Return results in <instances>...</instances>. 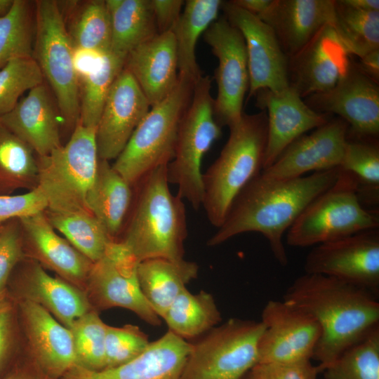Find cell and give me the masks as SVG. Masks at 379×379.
I'll return each instance as SVG.
<instances>
[{
	"instance_id": "1",
	"label": "cell",
	"mask_w": 379,
	"mask_h": 379,
	"mask_svg": "<svg viewBox=\"0 0 379 379\" xmlns=\"http://www.w3.org/2000/svg\"><path fill=\"white\" fill-rule=\"evenodd\" d=\"M340 171L338 167L287 180L267 178L260 172L237 196L207 245L215 246L240 234L258 232L267 240L279 264L286 266L284 234L305 208L335 183Z\"/></svg>"
},
{
	"instance_id": "2",
	"label": "cell",
	"mask_w": 379,
	"mask_h": 379,
	"mask_svg": "<svg viewBox=\"0 0 379 379\" xmlns=\"http://www.w3.org/2000/svg\"><path fill=\"white\" fill-rule=\"evenodd\" d=\"M368 290L322 274H306L287 288L283 300L312 316L321 336L312 359L320 372L347 347L379 326V302Z\"/></svg>"
},
{
	"instance_id": "3",
	"label": "cell",
	"mask_w": 379,
	"mask_h": 379,
	"mask_svg": "<svg viewBox=\"0 0 379 379\" xmlns=\"http://www.w3.org/2000/svg\"><path fill=\"white\" fill-rule=\"evenodd\" d=\"M167 165L143 177L122 241L139 261L183 259L187 236L182 199L173 195L167 179Z\"/></svg>"
},
{
	"instance_id": "4",
	"label": "cell",
	"mask_w": 379,
	"mask_h": 379,
	"mask_svg": "<svg viewBox=\"0 0 379 379\" xmlns=\"http://www.w3.org/2000/svg\"><path fill=\"white\" fill-rule=\"evenodd\" d=\"M219 157L202 174L203 206L211 225L219 227L243 188L262 170L267 139L265 111L248 114L229 127Z\"/></svg>"
},
{
	"instance_id": "5",
	"label": "cell",
	"mask_w": 379,
	"mask_h": 379,
	"mask_svg": "<svg viewBox=\"0 0 379 379\" xmlns=\"http://www.w3.org/2000/svg\"><path fill=\"white\" fill-rule=\"evenodd\" d=\"M195 83L178 74L175 88L151 107L115 159L113 168L131 185L173 159L180 124L190 103Z\"/></svg>"
},
{
	"instance_id": "6",
	"label": "cell",
	"mask_w": 379,
	"mask_h": 379,
	"mask_svg": "<svg viewBox=\"0 0 379 379\" xmlns=\"http://www.w3.org/2000/svg\"><path fill=\"white\" fill-rule=\"evenodd\" d=\"M98 159L95 128L79 122L65 145L47 155L36 156L37 188L46 201V209L60 213H91L86 198Z\"/></svg>"
},
{
	"instance_id": "7",
	"label": "cell",
	"mask_w": 379,
	"mask_h": 379,
	"mask_svg": "<svg viewBox=\"0 0 379 379\" xmlns=\"http://www.w3.org/2000/svg\"><path fill=\"white\" fill-rule=\"evenodd\" d=\"M378 227V211L361 204L355 178L341 169L335 183L314 199L288 229L286 242L307 247Z\"/></svg>"
},
{
	"instance_id": "8",
	"label": "cell",
	"mask_w": 379,
	"mask_h": 379,
	"mask_svg": "<svg viewBox=\"0 0 379 379\" xmlns=\"http://www.w3.org/2000/svg\"><path fill=\"white\" fill-rule=\"evenodd\" d=\"M33 58L54 94L62 125L74 130L79 122L80 86L74 65V47L58 1L35 3Z\"/></svg>"
},
{
	"instance_id": "9",
	"label": "cell",
	"mask_w": 379,
	"mask_h": 379,
	"mask_svg": "<svg viewBox=\"0 0 379 379\" xmlns=\"http://www.w3.org/2000/svg\"><path fill=\"white\" fill-rule=\"evenodd\" d=\"M211 79L201 76L195 83L190 103L180 124L175 153L167 165V179L178 187L177 194L195 210L203 199L201 161L221 135L214 117Z\"/></svg>"
},
{
	"instance_id": "10",
	"label": "cell",
	"mask_w": 379,
	"mask_h": 379,
	"mask_svg": "<svg viewBox=\"0 0 379 379\" xmlns=\"http://www.w3.org/2000/svg\"><path fill=\"white\" fill-rule=\"evenodd\" d=\"M260 321L230 319L191 343L180 379H242L258 363Z\"/></svg>"
},
{
	"instance_id": "11",
	"label": "cell",
	"mask_w": 379,
	"mask_h": 379,
	"mask_svg": "<svg viewBox=\"0 0 379 379\" xmlns=\"http://www.w3.org/2000/svg\"><path fill=\"white\" fill-rule=\"evenodd\" d=\"M137 260L121 241H112L102 257L93 262L86 287L98 309L122 307L129 310L152 326L161 324L144 297L138 279Z\"/></svg>"
},
{
	"instance_id": "12",
	"label": "cell",
	"mask_w": 379,
	"mask_h": 379,
	"mask_svg": "<svg viewBox=\"0 0 379 379\" xmlns=\"http://www.w3.org/2000/svg\"><path fill=\"white\" fill-rule=\"evenodd\" d=\"M204 39L218 60L215 72L217 95L214 99V117L221 128H229L241 119L249 88L245 41L241 32L225 16L207 28Z\"/></svg>"
},
{
	"instance_id": "13",
	"label": "cell",
	"mask_w": 379,
	"mask_h": 379,
	"mask_svg": "<svg viewBox=\"0 0 379 379\" xmlns=\"http://www.w3.org/2000/svg\"><path fill=\"white\" fill-rule=\"evenodd\" d=\"M304 270L365 288L378 297L379 230L314 246L305 258Z\"/></svg>"
},
{
	"instance_id": "14",
	"label": "cell",
	"mask_w": 379,
	"mask_h": 379,
	"mask_svg": "<svg viewBox=\"0 0 379 379\" xmlns=\"http://www.w3.org/2000/svg\"><path fill=\"white\" fill-rule=\"evenodd\" d=\"M305 102L313 110L336 114L349 126L347 137L378 139L379 86L352 60L346 74L328 91L312 94Z\"/></svg>"
},
{
	"instance_id": "15",
	"label": "cell",
	"mask_w": 379,
	"mask_h": 379,
	"mask_svg": "<svg viewBox=\"0 0 379 379\" xmlns=\"http://www.w3.org/2000/svg\"><path fill=\"white\" fill-rule=\"evenodd\" d=\"M221 10L245 41L249 72L247 99L260 89L278 91L288 87V58L272 28L232 1H222Z\"/></svg>"
},
{
	"instance_id": "16",
	"label": "cell",
	"mask_w": 379,
	"mask_h": 379,
	"mask_svg": "<svg viewBox=\"0 0 379 379\" xmlns=\"http://www.w3.org/2000/svg\"><path fill=\"white\" fill-rule=\"evenodd\" d=\"M261 321L265 328L258 343V363L312 359L321 328L312 316L284 300H270Z\"/></svg>"
},
{
	"instance_id": "17",
	"label": "cell",
	"mask_w": 379,
	"mask_h": 379,
	"mask_svg": "<svg viewBox=\"0 0 379 379\" xmlns=\"http://www.w3.org/2000/svg\"><path fill=\"white\" fill-rule=\"evenodd\" d=\"M6 291L11 298L40 305L69 329L91 310L89 300L79 288L51 276L39 262L25 257L13 269Z\"/></svg>"
},
{
	"instance_id": "18",
	"label": "cell",
	"mask_w": 379,
	"mask_h": 379,
	"mask_svg": "<svg viewBox=\"0 0 379 379\" xmlns=\"http://www.w3.org/2000/svg\"><path fill=\"white\" fill-rule=\"evenodd\" d=\"M349 126L340 117L304 134L279 155L261 174L273 180L293 179L307 172L340 167L343 161Z\"/></svg>"
},
{
	"instance_id": "19",
	"label": "cell",
	"mask_w": 379,
	"mask_h": 379,
	"mask_svg": "<svg viewBox=\"0 0 379 379\" xmlns=\"http://www.w3.org/2000/svg\"><path fill=\"white\" fill-rule=\"evenodd\" d=\"M331 24L323 27L296 54L288 58L289 86L302 98L334 87L352 60Z\"/></svg>"
},
{
	"instance_id": "20",
	"label": "cell",
	"mask_w": 379,
	"mask_h": 379,
	"mask_svg": "<svg viewBox=\"0 0 379 379\" xmlns=\"http://www.w3.org/2000/svg\"><path fill=\"white\" fill-rule=\"evenodd\" d=\"M150 108L137 81L124 67L111 86L95 128L98 159H115Z\"/></svg>"
},
{
	"instance_id": "21",
	"label": "cell",
	"mask_w": 379,
	"mask_h": 379,
	"mask_svg": "<svg viewBox=\"0 0 379 379\" xmlns=\"http://www.w3.org/2000/svg\"><path fill=\"white\" fill-rule=\"evenodd\" d=\"M254 96L256 107L265 111L267 117L262 170L270 167L296 139L332 118L329 114L311 109L290 86L278 91L260 89Z\"/></svg>"
},
{
	"instance_id": "22",
	"label": "cell",
	"mask_w": 379,
	"mask_h": 379,
	"mask_svg": "<svg viewBox=\"0 0 379 379\" xmlns=\"http://www.w3.org/2000/svg\"><path fill=\"white\" fill-rule=\"evenodd\" d=\"M11 299L41 368L48 379L59 378L77 364L71 331L40 305L25 299Z\"/></svg>"
},
{
	"instance_id": "23",
	"label": "cell",
	"mask_w": 379,
	"mask_h": 379,
	"mask_svg": "<svg viewBox=\"0 0 379 379\" xmlns=\"http://www.w3.org/2000/svg\"><path fill=\"white\" fill-rule=\"evenodd\" d=\"M24 256L79 288L86 286L93 262L59 236L44 211L19 218Z\"/></svg>"
},
{
	"instance_id": "24",
	"label": "cell",
	"mask_w": 379,
	"mask_h": 379,
	"mask_svg": "<svg viewBox=\"0 0 379 379\" xmlns=\"http://www.w3.org/2000/svg\"><path fill=\"white\" fill-rule=\"evenodd\" d=\"M190 349L191 343L168 331L126 364L101 370L76 364L58 379H180Z\"/></svg>"
},
{
	"instance_id": "25",
	"label": "cell",
	"mask_w": 379,
	"mask_h": 379,
	"mask_svg": "<svg viewBox=\"0 0 379 379\" xmlns=\"http://www.w3.org/2000/svg\"><path fill=\"white\" fill-rule=\"evenodd\" d=\"M0 124L27 143L37 157L60 147L62 119L56 102L44 82L28 91Z\"/></svg>"
},
{
	"instance_id": "26",
	"label": "cell",
	"mask_w": 379,
	"mask_h": 379,
	"mask_svg": "<svg viewBox=\"0 0 379 379\" xmlns=\"http://www.w3.org/2000/svg\"><path fill=\"white\" fill-rule=\"evenodd\" d=\"M335 0H272L260 17L275 34L288 58L325 25L333 23Z\"/></svg>"
},
{
	"instance_id": "27",
	"label": "cell",
	"mask_w": 379,
	"mask_h": 379,
	"mask_svg": "<svg viewBox=\"0 0 379 379\" xmlns=\"http://www.w3.org/2000/svg\"><path fill=\"white\" fill-rule=\"evenodd\" d=\"M124 68L133 75L151 107L163 100L178 82L173 32L157 34L133 49L126 58Z\"/></svg>"
},
{
	"instance_id": "28",
	"label": "cell",
	"mask_w": 379,
	"mask_h": 379,
	"mask_svg": "<svg viewBox=\"0 0 379 379\" xmlns=\"http://www.w3.org/2000/svg\"><path fill=\"white\" fill-rule=\"evenodd\" d=\"M133 187L113 168L109 161L98 159L86 203L89 211L114 241L121 232L131 206Z\"/></svg>"
},
{
	"instance_id": "29",
	"label": "cell",
	"mask_w": 379,
	"mask_h": 379,
	"mask_svg": "<svg viewBox=\"0 0 379 379\" xmlns=\"http://www.w3.org/2000/svg\"><path fill=\"white\" fill-rule=\"evenodd\" d=\"M198 265L185 260H171L154 258L140 261L138 265V279L146 300L160 317L175 298L195 279Z\"/></svg>"
},
{
	"instance_id": "30",
	"label": "cell",
	"mask_w": 379,
	"mask_h": 379,
	"mask_svg": "<svg viewBox=\"0 0 379 379\" xmlns=\"http://www.w3.org/2000/svg\"><path fill=\"white\" fill-rule=\"evenodd\" d=\"M112 22L110 51L123 58L158 34L151 0H106Z\"/></svg>"
},
{
	"instance_id": "31",
	"label": "cell",
	"mask_w": 379,
	"mask_h": 379,
	"mask_svg": "<svg viewBox=\"0 0 379 379\" xmlns=\"http://www.w3.org/2000/svg\"><path fill=\"white\" fill-rule=\"evenodd\" d=\"M222 1L187 0L172 32L178 58V74L197 82L202 76L196 58L199 37L218 19Z\"/></svg>"
},
{
	"instance_id": "32",
	"label": "cell",
	"mask_w": 379,
	"mask_h": 379,
	"mask_svg": "<svg viewBox=\"0 0 379 379\" xmlns=\"http://www.w3.org/2000/svg\"><path fill=\"white\" fill-rule=\"evenodd\" d=\"M162 319L168 331L185 340L197 339L222 319L211 294L204 291L193 294L187 288L175 298Z\"/></svg>"
},
{
	"instance_id": "33",
	"label": "cell",
	"mask_w": 379,
	"mask_h": 379,
	"mask_svg": "<svg viewBox=\"0 0 379 379\" xmlns=\"http://www.w3.org/2000/svg\"><path fill=\"white\" fill-rule=\"evenodd\" d=\"M36 155L24 141L0 124V196L37 188Z\"/></svg>"
},
{
	"instance_id": "34",
	"label": "cell",
	"mask_w": 379,
	"mask_h": 379,
	"mask_svg": "<svg viewBox=\"0 0 379 379\" xmlns=\"http://www.w3.org/2000/svg\"><path fill=\"white\" fill-rule=\"evenodd\" d=\"M340 168L350 173L357 183V194L366 208L378 211L379 144L378 139L347 137Z\"/></svg>"
},
{
	"instance_id": "35",
	"label": "cell",
	"mask_w": 379,
	"mask_h": 379,
	"mask_svg": "<svg viewBox=\"0 0 379 379\" xmlns=\"http://www.w3.org/2000/svg\"><path fill=\"white\" fill-rule=\"evenodd\" d=\"M332 26L350 55L361 58L379 48V11L357 9L335 0Z\"/></svg>"
},
{
	"instance_id": "36",
	"label": "cell",
	"mask_w": 379,
	"mask_h": 379,
	"mask_svg": "<svg viewBox=\"0 0 379 379\" xmlns=\"http://www.w3.org/2000/svg\"><path fill=\"white\" fill-rule=\"evenodd\" d=\"M125 58L111 51L100 55L94 68L79 81V123L96 128L112 84L124 67Z\"/></svg>"
},
{
	"instance_id": "37",
	"label": "cell",
	"mask_w": 379,
	"mask_h": 379,
	"mask_svg": "<svg viewBox=\"0 0 379 379\" xmlns=\"http://www.w3.org/2000/svg\"><path fill=\"white\" fill-rule=\"evenodd\" d=\"M44 212L52 227L92 262L99 260L114 241L91 213Z\"/></svg>"
},
{
	"instance_id": "38",
	"label": "cell",
	"mask_w": 379,
	"mask_h": 379,
	"mask_svg": "<svg viewBox=\"0 0 379 379\" xmlns=\"http://www.w3.org/2000/svg\"><path fill=\"white\" fill-rule=\"evenodd\" d=\"M67 31L74 49H86L100 54L110 51L112 22L106 1L85 2L76 11Z\"/></svg>"
},
{
	"instance_id": "39",
	"label": "cell",
	"mask_w": 379,
	"mask_h": 379,
	"mask_svg": "<svg viewBox=\"0 0 379 379\" xmlns=\"http://www.w3.org/2000/svg\"><path fill=\"white\" fill-rule=\"evenodd\" d=\"M31 5L14 0L9 12L0 18V69L14 58L33 57L35 15Z\"/></svg>"
},
{
	"instance_id": "40",
	"label": "cell",
	"mask_w": 379,
	"mask_h": 379,
	"mask_svg": "<svg viewBox=\"0 0 379 379\" xmlns=\"http://www.w3.org/2000/svg\"><path fill=\"white\" fill-rule=\"evenodd\" d=\"M323 372L325 379H379V326L344 350Z\"/></svg>"
},
{
	"instance_id": "41",
	"label": "cell",
	"mask_w": 379,
	"mask_h": 379,
	"mask_svg": "<svg viewBox=\"0 0 379 379\" xmlns=\"http://www.w3.org/2000/svg\"><path fill=\"white\" fill-rule=\"evenodd\" d=\"M107 326L92 309L74 322L69 330L72 333L77 365L91 370L105 368Z\"/></svg>"
},
{
	"instance_id": "42",
	"label": "cell",
	"mask_w": 379,
	"mask_h": 379,
	"mask_svg": "<svg viewBox=\"0 0 379 379\" xmlns=\"http://www.w3.org/2000/svg\"><path fill=\"white\" fill-rule=\"evenodd\" d=\"M44 81V75L33 57L10 60L0 69V117L15 107L25 92Z\"/></svg>"
},
{
	"instance_id": "43",
	"label": "cell",
	"mask_w": 379,
	"mask_h": 379,
	"mask_svg": "<svg viewBox=\"0 0 379 379\" xmlns=\"http://www.w3.org/2000/svg\"><path fill=\"white\" fill-rule=\"evenodd\" d=\"M151 342L137 326L121 327L107 325L105 335V367L109 368L126 364L142 354Z\"/></svg>"
},
{
	"instance_id": "44",
	"label": "cell",
	"mask_w": 379,
	"mask_h": 379,
	"mask_svg": "<svg viewBox=\"0 0 379 379\" xmlns=\"http://www.w3.org/2000/svg\"><path fill=\"white\" fill-rule=\"evenodd\" d=\"M18 317L15 305L6 291L0 295V379L9 370L17 350Z\"/></svg>"
},
{
	"instance_id": "45",
	"label": "cell",
	"mask_w": 379,
	"mask_h": 379,
	"mask_svg": "<svg viewBox=\"0 0 379 379\" xmlns=\"http://www.w3.org/2000/svg\"><path fill=\"white\" fill-rule=\"evenodd\" d=\"M23 258L19 218H12L2 223L0 230V295L6 291L13 269Z\"/></svg>"
},
{
	"instance_id": "46",
	"label": "cell",
	"mask_w": 379,
	"mask_h": 379,
	"mask_svg": "<svg viewBox=\"0 0 379 379\" xmlns=\"http://www.w3.org/2000/svg\"><path fill=\"white\" fill-rule=\"evenodd\" d=\"M310 360L258 363L250 372L254 379H317L320 371Z\"/></svg>"
},
{
	"instance_id": "47",
	"label": "cell",
	"mask_w": 379,
	"mask_h": 379,
	"mask_svg": "<svg viewBox=\"0 0 379 379\" xmlns=\"http://www.w3.org/2000/svg\"><path fill=\"white\" fill-rule=\"evenodd\" d=\"M46 208V201L38 188L22 194L0 196V224L45 211Z\"/></svg>"
},
{
	"instance_id": "48",
	"label": "cell",
	"mask_w": 379,
	"mask_h": 379,
	"mask_svg": "<svg viewBox=\"0 0 379 379\" xmlns=\"http://www.w3.org/2000/svg\"><path fill=\"white\" fill-rule=\"evenodd\" d=\"M151 2L158 34L172 32L180 16L181 8L185 5V1L151 0Z\"/></svg>"
},
{
	"instance_id": "49",
	"label": "cell",
	"mask_w": 379,
	"mask_h": 379,
	"mask_svg": "<svg viewBox=\"0 0 379 379\" xmlns=\"http://www.w3.org/2000/svg\"><path fill=\"white\" fill-rule=\"evenodd\" d=\"M101 55L89 50L74 48V65L79 81L94 68Z\"/></svg>"
},
{
	"instance_id": "50",
	"label": "cell",
	"mask_w": 379,
	"mask_h": 379,
	"mask_svg": "<svg viewBox=\"0 0 379 379\" xmlns=\"http://www.w3.org/2000/svg\"><path fill=\"white\" fill-rule=\"evenodd\" d=\"M357 65L367 76L376 82L379 81V48L375 49L359 58Z\"/></svg>"
},
{
	"instance_id": "51",
	"label": "cell",
	"mask_w": 379,
	"mask_h": 379,
	"mask_svg": "<svg viewBox=\"0 0 379 379\" xmlns=\"http://www.w3.org/2000/svg\"><path fill=\"white\" fill-rule=\"evenodd\" d=\"M272 0H232V2L242 9L260 17L270 7Z\"/></svg>"
},
{
	"instance_id": "52",
	"label": "cell",
	"mask_w": 379,
	"mask_h": 379,
	"mask_svg": "<svg viewBox=\"0 0 379 379\" xmlns=\"http://www.w3.org/2000/svg\"><path fill=\"white\" fill-rule=\"evenodd\" d=\"M348 6L364 11H379L378 0H343Z\"/></svg>"
},
{
	"instance_id": "53",
	"label": "cell",
	"mask_w": 379,
	"mask_h": 379,
	"mask_svg": "<svg viewBox=\"0 0 379 379\" xmlns=\"http://www.w3.org/2000/svg\"><path fill=\"white\" fill-rule=\"evenodd\" d=\"M2 379H36V378L31 377L29 374L15 367L11 372H10L6 376H5Z\"/></svg>"
},
{
	"instance_id": "54",
	"label": "cell",
	"mask_w": 379,
	"mask_h": 379,
	"mask_svg": "<svg viewBox=\"0 0 379 379\" xmlns=\"http://www.w3.org/2000/svg\"><path fill=\"white\" fill-rule=\"evenodd\" d=\"M14 0H0V18L6 15L11 10Z\"/></svg>"
},
{
	"instance_id": "55",
	"label": "cell",
	"mask_w": 379,
	"mask_h": 379,
	"mask_svg": "<svg viewBox=\"0 0 379 379\" xmlns=\"http://www.w3.org/2000/svg\"><path fill=\"white\" fill-rule=\"evenodd\" d=\"M242 379H254L251 372H248Z\"/></svg>"
},
{
	"instance_id": "56",
	"label": "cell",
	"mask_w": 379,
	"mask_h": 379,
	"mask_svg": "<svg viewBox=\"0 0 379 379\" xmlns=\"http://www.w3.org/2000/svg\"><path fill=\"white\" fill-rule=\"evenodd\" d=\"M1 225H2V224H0V230H1Z\"/></svg>"
}]
</instances>
